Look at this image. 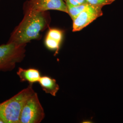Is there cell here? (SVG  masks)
I'll return each mask as SVG.
<instances>
[{
  "instance_id": "6da1fadb",
  "label": "cell",
  "mask_w": 123,
  "mask_h": 123,
  "mask_svg": "<svg viewBox=\"0 0 123 123\" xmlns=\"http://www.w3.org/2000/svg\"><path fill=\"white\" fill-rule=\"evenodd\" d=\"M21 22L12 32L7 43L26 44L33 40H39L41 33L48 28L51 22L46 12H26Z\"/></svg>"
},
{
  "instance_id": "7a4b0ae2",
  "label": "cell",
  "mask_w": 123,
  "mask_h": 123,
  "mask_svg": "<svg viewBox=\"0 0 123 123\" xmlns=\"http://www.w3.org/2000/svg\"><path fill=\"white\" fill-rule=\"evenodd\" d=\"M35 92L32 84L0 104V119L4 123H19L21 112L29 98Z\"/></svg>"
},
{
  "instance_id": "3957f363",
  "label": "cell",
  "mask_w": 123,
  "mask_h": 123,
  "mask_svg": "<svg viewBox=\"0 0 123 123\" xmlns=\"http://www.w3.org/2000/svg\"><path fill=\"white\" fill-rule=\"evenodd\" d=\"M26 44L7 43L0 45V71H12L26 55Z\"/></svg>"
},
{
  "instance_id": "277c9868",
  "label": "cell",
  "mask_w": 123,
  "mask_h": 123,
  "mask_svg": "<svg viewBox=\"0 0 123 123\" xmlns=\"http://www.w3.org/2000/svg\"><path fill=\"white\" fill-rule=\"evenodd\" d=\"M45 117L44 110L35 92L27 100L21 112L19 123H39Z\"/></svg>"
},
{
  "instance_id": "5b68a950",
  "label": "cell",
  "mask_w": 123,
  "mask_h": 123,
  "mask_svg": "<svg viewBox=\"0 0 123 123\" xmlns=\"http://www.w3.org/2000/svg\"><path fill=\"white\" fill-rule=\"evenodd\" d=\"M51 10L68 13L66 3L63 0H29L23 6L24 12H46Z\"/></svg>"
},
{
  "instance_id": "8992f818",
  "label": "cell",
  "mask_w": 123,
  "mask_h": 123,
  "mask_svg": "<svg viewBox=\"0 0 123 123\" xmlns=\"http://www.w3.org/2000/svg\"><path fill=\"white\" fill-rule=\"evenodd\" d=\"M103 7L89 5L88 7L73 20V31H81L84 27L102 16Z\"/></svg>"
},
{
  "instance_id": "52a82bcc",
  "label": "cell",
  "mask_w": 123,
  "mask_h": 123,
  "mask_svg": "<svg viewBox=\"0 0 123 123\" xmlns=\"http://www.w3.org/2000/svg\"><path fill=\"white\" fill-rule=\"evenodd\" d=\"M17 74L21 82H27L31 84L38 82L42 77L39 70L35 68L23 69L19 68Z\"/></svg>"
},
{
  "instance_id": "ba28073f",
  "label": "cell",
  "mask_w": 123,
  "mask_h": 123,
  "mask_svg": "<svg viewBox=\"0 0 123 123\" xmlns=\"http://www.w3.org/2000/svg\"><path fill=\"white\" fill-rule=\"evenodd\" d=\"M43 90L47 93L55 96L59 89L56 80L49 76H42L38 82Z\"/></svg>"
},
{
  "instance_id": "9c48e42d",
  "label": "cell",
  "mask_w": 123,
  "mask_h": 123,
  "mask_svg": "<svg viewBox=\"0 0 123 123\" xmlns=\"http://www.w3.org/2000/svg\"><path fill=\"white\" fill-rule=\"evenodd\" d=\"M66 4L68 11V14L70 16L73 21L84 11L89 5L88 3L78 5H73L68 3H66Z\"/></svg>"
},
{
  "instance_id": "30bf717a",
  "label": "cell",
  "mask_w": 123,
  "mask_h": 123,
  "mask_svg": "<svg viewBox=\"0 0 123 123\" xmlns=\"http://www.w3.org/2000/svg\"><path fill=\"white\" fill-rule=\"evenodd\" d=\"M61 43L50 38L47 36H46L44 40V44L46 47L49 50L55 52V55L57 54L58 52Z\"/></svg>"
},
{
  "instance_id": "8fae6325",
  "label": "cell",
  "mask_w": 123,
  "mask_h": 123,
  "mask_svg": "<svg viewBox=\"0 0 123 123\" xmlns=\"http://www.w3.org/2000/svg\"><path fill=\"white\" fill-rule=\"evenodd\" d=\"M46 36L61 43L63 38V32L57 28H49Z\"/></svg>"
},
{
  "instance_id": "7c38bea8",
  "label": "cell",
  "mask_w": 123,
  "mask_h": 123,
  "mask_svg": "<svg viewBox=\"0 0 123 123\" xmlns=\"http://www.w3.org/2000/svg\"><path fill=\"white\" fill-rule=\"evenodd\" d=\"M89 4L98 6H102L108 5H110L113 3L115 0H86Z\"/></svg>"
},
{
  "instance_id": "4fadbf2b",
  "label": "cell",
  "mask_w": 123,
  "mask_h": 123,
  "mask_svg": "<svg viewBox=\"0 0 123 123\" xmlns=\"http://www.w3.org/2000/svg\"><path fill=\"white\" fill-rule=\"evenodd\" d=\"M65 3H69L73 5H78L88 3L86 0H63Z\"/></svg>"
},
{
  "instance_id": "5bb4252c",
  "label": "cell",
  "mask_w": 123,
  "mask_h": 123,
  "mask_svg": "<svg viewBox=\"0 0 123 123\" xmlns=\"http://www.w3.org/2000/svg\"><path fill=\"white\" fill-rule=\"evenodd\" d=\"M0 123H3V122L0 119Z\"/></svg>"
}]
</instances>
